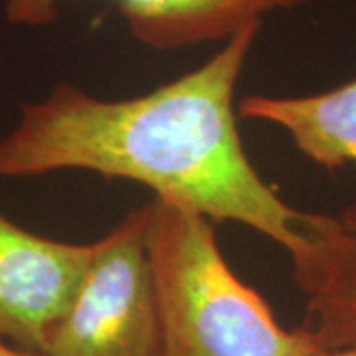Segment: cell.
I'll return each mask as SVG.
<instances>
[{"label":"cell","mask_w":356,"mask_h":356,"mask_svg":"<svg viewBox=\"0 0 356 356\" xmlns=\"http://www.w3.org/2000/svg\"><path fill=\"white\" fill-rule=\"evenodd\" d=\"M147 228L149 204L95 242L88 275L44 356H161Z\"/></svg>","instance_id":"obj_3"},{"label":"cell","mask_w":356,"mask_h":356,"mask_svg":"<svg viewBox=\"0 0 356 356\" xmlns=\"http://www.w3.org/2000/svg\"><path fill=\"white\" fill-rule=\"evenodd\" d=\"M0 356H44V355L30 353V350H22V348H18V346H14V344L6 343V341H2V339H0Z\"/></svg>","instance_id":"obj_8"},{"label":"cell","mask_w":356,"mask_h":356,"mask_svg":"<svg viewBox=\"0 0 356 356\" xmlns=\"http://www.w3.org/2000/svg\"><path fill=\"white\" fill-rule=\"evenodd\" d=\"M95 254V242L36 236L0 212V339L44 355Z\"/></svg>","instance_id":"obj_4"},{"label":"cell","mask_w":356,"mask_h":356,"mask_svg":"<svg viewBox=\"0 0 356 356\" xmlns=\"http://www.w3.org/2000/svg\"><path fill=\"white\" fill-rule=\"evenodd\" d=\"M238 113L281 127L299 153L327 170L356 163V79L313 95H248Z\"/></svg>","instance_id":"obj_7"},{"label":"cell","mask_w":356,"mask_h":356,"mask_svg":"<svg viewBox=\"0 0 356 356\" xmlns=\"http://www.w3.org/2000/svg\"><path fill=\"white\" fill-rule=\"evenodd\" d=\"M261 24L248 26L200 67L129 99H102L58 83L22 105L0 139V178L89 170L143 184L156 200L210 222H236L307 254L318 214L281 200L243 149L234 95Z\"/></svg>","instance_id":"obj_1"},{"label":"cell","mask_w":356,"mask_h":356,"mask_svg":"<svg viewBox=\"0 0 356 356\" xmlns=\"http://www.w3.org/2000/svg\"><path fill=\"white\" fill-rule=\"evenodd\" d=\"M149 264L161 327V356H313L301 327L287 331L259 293L243 283L218 245L212 222L153 198Z\"/></svg>","instance_id":"obj_2"},{"label":"cell","mask_w":356,"mask_h":356,"mask_svg":"<svg viewBox=\"0 0 356 356\" xmlns=\"http://www.w3.org/2000/svg\"><path fill=\"white\" fill-rule=\"evenodd\" d=\"M65 0H4L6 20L14 26L54 24ZM131 36L159 51L226 42L267 14L291 10L311 0H113Z\"/></svg>","instance_id":"obj_5"},{"label":"cell","mask_w":356,"mask_h":356,"mask_svg":"<svg viewBox=\"0 0 356 356\" xmlns=\"http://www.w3.org/2000/svg\"><path fill=\"white\" fill-rule=\"evenodd\" d=\"M313 356H356V346L339 348V350H325V353H317V355Z\"/></svg>","instance_id":"obj_9"},{"label":"cell","mask_w":356,"mask_h":356,"mask_svg":"<svg viewBox=\"0 0 356 356\" xmlns=\"http://www.w3.org/2000/svg\"><path fill=\"white\" fill-rule=\"evenodd\" d=\"M307 295L303 325L321 353L356 346V204L339 216L318 214L307 254L293 261Z\"/></svg>","instance_id":"obj_6"}]
</instances>
